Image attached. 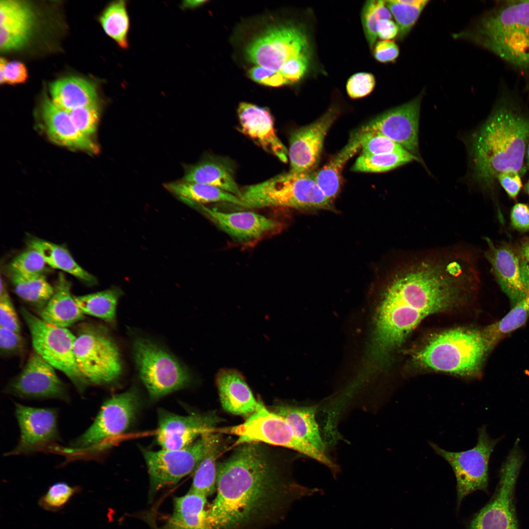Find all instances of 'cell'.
Instances as JSON below:
<instances>
[{
  "label": "cell",
  "mask_w": 529,
  "mask_h": 529,
  "mask_svg": "<svg viewBox=\"0 0 529 529\" xmlns=\"http://www.w3.org/2000/svg\"><path fill=\"white\" fill-rule=\"evenodd\" d=\"M470 257L429 254L405 261L391 277L379 306L368 361L380 366L426 316L463 301L479 283Z\"/></svg>",
  "instance_id": "obj_1"
},
{
  "label": "cell",
  "mask_w": 529,
  "mask_h": 529,
  "mask_svg": "<svg viewBox=\"0 0 529 529\" xmlns=\"http://www.w3.org/2000/svg\"><path fill=\"white\" fill-rule=\"evenodd\" d=\"M264 443L235 446L217 463L216 495L207 509L213 529H257L277 519L298 486Z\"/></svg>",
  "instance_id": "obj_2"
},
{
  "label": "cell",
  "mask_w": 529,
  "mask_h": 529,
  "mask_svg": "<svg viewBox=\"0 0 529 529\" xmlns=\"http://www.w3.org/2000/svg\"><path fill=\"white\" fill-rule=\"evenodd\" d=\"M509 97H503L472 137L475 177L489 184L501 173L522 172L529 142V117Z\"/></svg>",
  "instance_id": "obj_3"
},
{
  "label": "cell",
  "mask_w": 529,
  "mask_h": 529,
  "mask_svg": "<svg viewBox=\"0 0 529 529\" xmlns=\"http://www.w3.org/2000/svg\"><path fill=\"white\" fill-rule=\"evenodd\" d=\"M463 37L514 67L529 72V0L503 1L486 12Z\"/></svg>",
  "instance_id": "obj_4"
},
{
  "label": "cell",
  "mask_w": 529,
  "mask_h": 529,
  "mask_svg": "<svg viewBox=\"0 0 529 529\" xmlns=\"http://www.w3.org/2000/svg\"><path fill=\"white\" fill-rule=\"evenodd\" d=\"M491 350L484 329H454L432 337L414 356L421 365L463 376L478 375Z\"/></svg>",
  "instance_id": "obj_5"
},
{
  "label": "cell",
  "mask_w": 529,
  "mask_h": 529,
  "mask_svg": "<svg viewBox=\"0 0 529 529\" xmlns=\"http://www.w3.org/2000/svg\"><path fill=\"white\" fill-rule=\"evenodd\" d=\"M242 209L286 207L333 210V201L323 193L312 173L289 171L241 190Z\"/></svg>",
  "instance_id": "obj_6"
},
{
  "label": "cell",
  "mask_w": 529,
  "mask_h": 529,
  "mask_svg": "<svg viewBox=\"0 0 529 529\" xmlns=\"http://www.w3.org/2000/svg\"><path fill=\"white\" fill-rule=\"evenodd\" d=\"M74 353L88 385L114 384L121 377L123 365L120 348L106 328L89 323L79 325Z\"/></svg>",
  "instance_id": "obj_7"
},
{
  "label": "cell",
  "mask_w": 529,
  "mask_h": 529,
  "mask_svg": "<svg viewBox=\"0 0 529 529\" xmlns=\"http://www.w3.org/2000/svg\"><path fill=\"white\" fill-rule=\"evenodd\" d=\"M131 349L139 377L152 400L184 388L192 382L187 366L156 341L138 336L132 339Z\"/></svg>",
  "instance_id": "obj_8"
},
{
  "label": "cell",
  "mask_w": 529,
  "mask_h": 529,
  "mask_svg": "<svg viewBox=\"0 0 529 529\" xmlns=\"http://www.w3.org/2000/svg\"><path fill=\"white\" fill-rule=\"evenodd\" d=\"M139 404V397L134 387L112 396L103 403L90 427L63 452L90 456L106 449L114 438L129 428Z\"/></svg>",
  "instance_id": "obj_9"
},
{
  "label": "cell",
  "mask_w": 529,
  "mask_h": 529,
  "mask_svg": "<svg viewBox=\"0 0 529 529\" xmlns=\"http://www.w3.org/2000/svg\"><path fill=\"white\" fill-rule=\"evenodd\" d=\"M20 313L30 332L34 351L55 369L64 373L78 391L88 386L78 367L74 353L75 336L67 328L51 325L22 307Z\"/></svg>",
  "instance_id": "obj_10"
},
{
  "label": "cell",
  "mask_w": 529,
  "mask_h": 529,
  "mask_svg": "<svg viewBox=\"0 0 529 529\" xmlns=\"http://www.w3.org/2000/svg\"><path fill=\"white\" fill-rule=\"evenodd\" d=\"M216 430L218 433H229L237 436L235 447L252 442L283 447L315 459L331 470L337 468L327 456L320 454L301 441L283 417L267 409L263 404L243 423Z\"/></svg>",
  "instance_id": "obj_11"
},
{
  "label": "cell",
  "mask_w": 529,
  "mask_h": 529,
  "mask_svg": "<svg viewBox=\"0 0 529 529\" xmlns=\"http://www.w3.org/2000/svg\"><path fill=\"white\" fill-rule=\"evenodd\" d=\"M498 442L488 435L485 426L478 430L476 445L472 449L450 452L429 442L434 452L451 466L457 481V506L464 498L473 492L485 490L488 486V463Z\"/></svg>",
  "instance_id": "obj_12"
},
{
  "label": "cell",
  "mask_w": 529,
  "mask_h": 529,
  "mask_svg": "<svg viewBox=\"0 0 529 529\" xmlns=\"http://www.w3.org/2000/svg\"><path fill=\"white\" fill-rule=\"evenodd\" d=\"M245 52L247 59L257 66L279 72L289 60L313 55L306 32L293 24L268 29L247 46Z\"/></svg>",
  "instance_id": "obj_13"
},
{
  "label": "cell",
  "mask_w": 529,
  "mask_h": 529,
  "mask_svg": "<svg viewBox=\"0 0 529 529\" xmlns=\"http://www.w3.org/2000/svg\"><path fill=\"white\" fill-rule=\"evenodd\" d=\"M205 438L203 434L191 445L177 450L158 451L142 449L150 481L149 494L173 486L195 471L204 453Z\"/></svg>",
  "instance_id": "obj_14"
},
{
  "label": "cell",
  "mask_w": 529,
  "mask_h": 529,
  "mask_svg": "<svg viewBox=\"0 0 529 529\" xmlns=\"http://www.w3.org/2000/svg\"><path fill=\"white\" fill-rule=\"evenodd\" d=\"M522 460L514 448L503 466L496 496L473 518L469 529H518L512 499Z\"/></svg>",
  "instance_id": "obj_15"
},
{
  "label": "cell",
  "mask_w": 529,
  "mask_h": 529,
  "mask_svg": "<svg viewBox=\"0 0 529 529\" xmlns=\"http://www.w3.org/2000/svg\"><path fill=\"white\" fill-rule=\"evenodd\" d=\"M54 369L34 351L21 372L8 384L6 391L24 398L55 399L68 402L67 386Z\"/></svg>",
  "instance_id": "obj_16"
},
{
  "label": "cell",
  "mask_w": 529,
  "mask_h": 529,
  "mask_svg": "<svg viewBox=\"0 0 529 529\" xmlns=\"http://www.w3.org/2000/svg\"><path fill=\"white\" fill-rule=\"evenodd\" d=\"M338 114L337 108L332 106L314 121L291 133L288 150L290 171L312 173L316 168L325 136Z\"/></svg>",
  "instance_id": "obj_17"
},
{
  "label": "cell",
  "mask_w": 529,
  "mask_h": 529,
  "mask_svg": "<svg viewBox=\"0 0 529 529\" xmlns=\"http://www.w3.org/2000/svg\"><path fill=\"white\" fill-rule=\"evenodd\" d=\"M221 421L215 411L182 416L159 409L156 440L164 450L182 449L203 434L215 431Z\"/></svg>",
  "instance_id": "obj_18"
},
{
  "label": "cell",
  "mask_w": 529,
  "mask_h": 529,
  "mask_svg": "<svg viewBox=\"0 0 529 529\" xmlns=\"http://www.w3.org/2000/svg\"><path fill=\"white\" fill-rule=\"evenodd\" d=\"M15 415L20 430V439L17 445L6 455L33 453L58 440V412L55 409L16 403Z\"/></svg>",
  "instance_id": "obj_19"
},
{
  "label": "cell",
  "mask_w": 529,
  "mask_h": 529,
  "mask_svg": "<svg viewBox=\"0 0 529 529\" xmlns=\"http://www.w3.org/2000/svg\"><path fill=\"white\" fill-rule=\"evenodd\" d=\"M421 97L388 110L360 129L376 131L418 157V129Z\"/></svg>",
  "instance_id": "obj_20"
},
{
  "label": "cell",
  "mask_w": 529,
  "mask_h": 529,
  "mask_svg": "<svg viewBox=\"0 0 529 529\" xmlns=\"http://www.w3.org/2000/svg\"><path fill=\"white\" fill-rule=\"evenodd\" d=\"M220 230L243 243L252 241L277 230L280 223L263 215L250 212H222L203 204L191 203Z\"/></svg>",
  "instance_id": "obj_21"
},
{
  "label": "cell",
  "mask_w": 529,
  "mask_h": 529,
  "mask_svg": "<svg viewBox=\"0 0 529 529\" xmlns=\"http://www.w3.org/2000/svg\"><path fill=\"white\" fill-rule=\"evenodd\" d=\"M485 257L502 290L513 305L525 295L527 288L522 278L521 258L511 245H496L486 238Z\"/></svg>",
  "instance_id": "obj_22"
},
{
  "label": "cell",
  "mask_w": 529,
  "mask_h": 529,
  "mask_svg": "<svg viewBox=\"0 0 529 529\" xmlns=\"http://www.w3.org/2000/svg\"><path fill=\"white\" fill-rule=\"evenodd\" d=\"M240 129L266 151L282 162L288 160V150L277 136L273 118L266 108L240 102L238 108Z\"/></svg>",
  "instance_id": "obj_23"
},
{
  "label": "cell",
  "mask_w": 529,
  "mask_h": 529,
  "mask_svg": "<svg viewBox=\"0 0 529 529\" xmlns=\"http://www.w3.org/2000/svg\"><path fill=\"white\" fill-rule=\"evenodd\" d=\"M35 22L31 5L24 1H0V48L8 52L23 48L28 42Z\"/></svg>",
  "instance_id": "obj_24"
},
{
  "label": "cell",
  "mask_w": 529,
  "mask_h": 529,
  "mask_svg": "<svg viewBox=\"0 0 529 529\" xmlns=\"http://www.w3.org/2000/svg\"><path fill=\"white\" fill-rule=\"evenodd\" d=\"M41 114L46 132L51 141L60 145L90 154L98 152L97 144L79 131L69 113L58 108L48 96L42 101Z\"/></svg>",
  "instance_id": "obj_25"
},
{
  "label": "cell",
  "mask_w": 529,
  "mask_h": 529,
  "mask_svg": "<svg viewBox=\"0 0 529 529\" xmlns=\"http://www.w3.org/2000/svg\"><path fill=\"white\" fill-rule=\"evenodd\" d=\"M216 385L223 409L246 418L263 405L257 401L240 373L234 369H223L216 374Z\"/></svg>",
  "instance_id": "obj_26"
},
{
  "label": "cell",
  "mask_w": 529,
  "mask_h": 529,
  "mask_svg": "<svg viewBox=\"0 0 529 529\" xmlns=\"http://www.w3.org/2000/svg\"><path fill=\"white\" fill-rule=\"evenodd\" d=\"M182 180L211 185L240 198L241 195L232 164L222 157L207 156L195 164L186 166Z\"/></svg>",
  "instance_id": "obj_27"
},
{
  "label": "cell",
  "mask_w": 529,
  "mask_h": 529,
  "mask_svg": "<svg viewBox=\"0 0 529 529\" xmlns=\"http://www.w3.org/2000/svg\"><path fill=\"white\" fill-rule=\"evenodd\" d=\"M318 406H299L280 404L271 411L283 417L295 435L303 442L320 454L327 455L325 442L321 437L316 419Z\"/></svg>",
  "instance_id": "obj_28"
},
{
  "label": "cell",
  "mask_w": 529,
  "mask_h": 529,
  "mask_svg": "<svg viewBox=\"0 0 529 529\" xmlns=\"http://www.w3.org/2000/svg\"><path fill=\"white\" fill-rule=\"evenodd\" d=\"M39 313L46 322L65 328L84 319V314L72 294L71 283L63 273H59L53 294Z\"/></svg>",
  "instance_id": "obj_29"
},
{
  "label": "cell",
  "mask_w": 529,
  "mask_h": 529,
  "mask_svg": "<svg viewBox=\"0 0 529 529\" xmlns=\"http://www.w3.org/2000/svg\"><path fill=\"white\" fill-rule=\"evenodd\" d=\"M51 100L69 112L78 108L99 104L96 87L84 78L70 76L55 80L49 86Z\"/></svg>",
  "instance_id": "obj_30"
},
{
  "label": "cell",
  "mask_w": 529,
  "mask_h": 529,
  "mask_svg": "<svg viewBox=\"0 0 529 529\" xmlns=\"http://www.w3.org/2000/svg\"><path fill=\"white\" fill-rule=\"evenodd\" d=\"M205 448L197 465L189 492L207 497L216 491L217 458L223 450V440L219 433L211 431L204 433Z\"/></svg>",
  "instance_id": "obj_31"
},
{
  "label": "cell",
  "mask_w": 529,
  "mask_h": 529,
  "mask_svg": "<svg viewBox=\"0 0 529 529\" xmlns=\"http://www.w3.org/2000/svg\"><path fill=\"white\" fill-rule=\"evenodd\" d=\"M206 498L189 492L175 497L172 513L162 529H213L207 519Z\"/></svg>",
  "instance_id": "obj_32"
},
{
  "label": "cell",
  "mask_w": 529,
  "mask_h": 529,
  "mask_svg": "<svg viewBox=\"0 0 529 529\" xmlns=\"http://www.w3.org/2000/svg\"><path fill=\"white\" fill-rule=\"evenodd\" d=\"M361 149L358 130L351 134L347 144L321 169L312 172L324 194L333 201L340 189L342 172L347 161Z\"/></svg>",
  "instance_id": "obj_33"
},
{
  "label": "cell",
  "mask_w": 529,
  "mask_h": 529,
  "mask_svg": "<svg viewBox=\"0 0 529 529\" xmlns=\"http://www.w3.org/2000/svg\"><path fill=\"white\" fill-rule=\"evenodd\" d=\"M164 187L188 204L224 202L242 206L238 197L209 185L181 180L165 183Z\"/></svg>",
  "instance_id": "obj_34"
},
{
  "label": "cell",
  "mask_w": 529,
  "mask_h": 529,
  "mask_svg": "<svg viewBox=\"0 0 529 529\" xmlns=\"http://www.w3.org/2000/svg\"><path fill=\"white\" fill-rule=\"evenodd\" d=\"M521 271L527 288L525 296L502 319L483 328L491 349L506 335L524 325L529 317V264H524Z\"/></svg>",
  "instance_id": "obj_35"
},
{
  "label": "cell",
  "mask_w": 529,
  "mask_h": 529,
  "mask_svg": "<svg viewBox=\"0 0 529 529\" xmlns=\"http://www.w3.org/2000/svg\"><path fill=\"white\" fill-rule=\"evenodd\" d=\"M28 246L39 252L48 265L66 272L87 284L96 283L95 276L81 267L64 247L37 238L29 240Z\"/></svg>",
  "instance_id": "obj_36"
},
{
  "label": "cell",
  "mask_w": 529,
  "mask_h": 529,
  "mask_svg": "<svg viewBox=\"0 0 529 529\" xmlns=\"http://www.w3.org/2000/svg\"><path fill=\"white\" fill-rule=\"evenodd\" d=\"M122 294L120 289L113 287L89 294L74 296V298L84 314L99 318L113 325L116 321L118 301Z\"/></svg>",
  "instance_id": "obj_37"
},
{
  "label": "cell",
  "mask_w": 529,
  "mask_h": 529,
  "mask_svg": "<svg viewBox=\"0 0 529 529\" xmlns=\"http://www.w3.org/2000/svg\"><path fill=\"white\" fill-rule=\"evenodd\" d=\"M10 277L16 294L39 313L53 294L54 287L44 275L26 276L10 272Z\"/></svg>",
  "instance_id": "obj_38"
},
{
  "label": "cell",
  "mask_w": 529,
  "mask_h": 529,
  "mask_svg": "<svg viewBox=\"0 0 529 529\" xmlns=\"http://www.w3.org/2000/svg\"><path fill=\"white\" fill-rule=\"evenodd\" d=\"M99 21L105 33L119 47L128 48L130 18L127 1L116 0L109 4L101 14Z\"/></svg>",
  "instance_id": "obj_39"
},
{
  "label": "cell",
  "mask_w": 529,
  "mask_h": 529,
  "mask_svg": "<svg viewBox=\"0 0 529 529\" xmlns=\"http://www.w3.org/2000/svg\"><path fill=\"white\" fill-rule=\"evenodd\" d=\"M419 158L406 150L377 155L361 154L351 169L357 172H382L388 171Z\"/></svg>",
  "instance_id": "obj_40"
},
{
  "label": "cell",
  "mask_w": 529,
  "mask_h": 529,
  "mask_svg": "<svg viewBox=\"0 0 529 529\" xmlns=\"http://www.w3.org/2000/svg\"><path fill=\"white\" fill-rule=\"evenodd\" d=\"M427 0H392L386 4L398 26V38H404L411 30L427 4Z\"/></svg>",
  "instance_id": "obj_41"
},
{
  "label": "cell",
  "mask_w": 529,
  "mask_h": 529,
  "mask_svg": "<svg viewBox=\"0 0 529 529\" xmlns=\"http://www.w3.org/2000/svg\"><path fill=\"white\" fill-rule=\"evenodd\" d=\"M392 15L386 1L368 0L361 12V21L365 37L371 49L376 43L377 25L382 20L391 19Z\"/></svg>",
  "instance_id": "obj_42"
},
{
  "label": "cell",
  "mask_w": 529,
  "mask_h": 529,
  "mask_svg": "<svg viewBox=\"0 0 529 529\" xmlns=\"http://www.w3.org/2000/svg\"><path fill=\"white\" fill-rule=\"evenodd\" d=\"M80 490L79 486H71L65 482H56L50 486L47 492L40 498L38 505L47 511H59Z\"/></svg>",
  "instance_id": "obj_43"
},
{
  "label": "cell",
  "mask_w": 529,
  "mask_h": 529,
  "mask_svg": "<svg viewBox=\"0 0 529 529\" xmlns=\"http://www.w3.org/2000/svg\"><path fill=\"white\" fill-rule=\"evenodd\" d=\"M47 265L39 252L28 247L12 261L9 268L10 272L26 276H36L44 275Z\"/></svg>",
  "instance_id": "obj_44"
},
{
  "label": "cell",
  "mask_w": 529,
  "mask_h": 529,
  "mask_svg": "<svg viewBox=\"0 0 529 529\" xmlns=\"http://www.w3.org/2000/svg\"><path fill=\"white\" fill-rule=\"evenodd\" d=\"M362 154L377 155L400 152L405 150L401 146L383 134L372 131L358 129Z\"/></svg>",
  "instance_id": "obj_45"
},
{
  "label": "cell",
  "mask_w": 529,
  "mask_h": 529,
  "mask_svg": "<svg viewBox=\"0 0 529 529\" xmlns=\"http://www.w3.org/2000/svg\"><path fill=\"white\" fill-rule=\"evenodd\" d=\"M69 113L79 131L85 136L92 138L96 133L99 120V104L78 108Z\"/></svg>",
  "instance_id": "obj_46"
},
{
  "label": "cell",
  "mask_w": 529,
  "mask_h": 529,
  "mask_svg": "<svg viewBox=\"0 0 529 529\" xmlns=\"http://www.w3.org/2000/svg\"><path fill=\"white\" fill-rule=\"evenodd\" d=\"M376 85L373 74L367 72H360L351 75L346 84L348 95L353 99L362 98L371 94Z\"/></svg>",
  "instance_id": "obj_47"
},
{
  "label": "cell",
  "mask_w": 529,
  "mask_h": 529,
  "mask_svg": "<svg viewBox=\"0 0 529 529\" xmlns=\"http://www.w3.org/2000/svg\"><path fill=\"white\" fill-rule=\"evenodd\" d=\"M0 326L20 333L21 327L18 315L1 279L0 292Z\"/></svg>",
  "instance_id": "obj_48"
},
{
  "label": "cell",
  "mask_w": 529,
  "mask_h": 529,
  "mask_svg": "<svg viewBox=\"0 0 529 529\" xmlns=\"http://www.w3.org/2000/svg\"><path fill=\"white\" fill-rule=\"evenodd\" d=\"M28 76L24 65L17 61L7 62L0 60V82L1 84H18L24 82Z\"/></svg>",
  "instance_id": "obj_49"
},
{
  "label": "cell",
  "mask_w": 529,
  "mask_h": 529,
  "mask_svg": "<svg viewBox=\"0 0 529 529\" xmlns=\"http://www.w3.org/2000/svg\"><path fill=\"white\" fill-rule=\"evenodd\" d=\"M248 75L253 81L265 86L279 87L290 84L279 72L261 66H257L250 69Z\"/></svg>",
  "instance_id": "obj_50"
},
{
  "label": "cell",
  "mask_w": 529,
  "mask_h": 529,
  "mask_svg": "<svg viewBox=\"0 0 529 529\" xmlns=\"http://www.w3.org/2000/svg\"><path fill=\"white\" fill-rule=\"evenodd\" d=\"M24 340L19 333L0 326V348L5 356L19 354L24 348Z\"/></svg>",
  "instance_id": "obj_51"
},
{
  "label": "cell",
  "mask_w": 529,
  "mask_h": 529,
  "mask_svg": "<svg viewBox=\"0 0 529 529\" xmlns=\"http://www.w3.org/2000/svg\"><path fill=\"white\" fill-rule=\"evenodd\" d=\"M375 59L383 63L393 62L399 54L397 45L392 40H381L376 42L373 48Z\"/></svg>",
  "instance_id": "obj_52"
},
{
  "label": "cell",
  "mask_w": 529,
  "mask_h": 529,
  "mask_svg": "<svg viewBox=\"0 0 529 529\" xmlns=\"http://www.w3.org/2000/svg\"><path fill=\"white\" fill-rule=\"evenodd\" d=\"M510 221L512 227L521 232L529 231V206L517 203L511 209Z\"/></svg>",
  "instance_id": "obj_53"
},
{
  "label": "cell",
  "mask_w": 529,
  "mask_h": 529,
  "mask_svg": "<svg viewBox=\"0 0 529 529\" xmlns=\"http://www.w3.org/2000/svg\"><path fill=\"white\" fill-rule=\"evenodd\" d=\"M497 179L508 195L513 199H516L522 186V181L518 173L507 171L500 173Z\"/></svg>",
  "instance_id": "obj_54"
},
{
  "label": "cell",
  "mask_w": 529,
  "mask_h": 529,
  "mask_svg": "<svg viewBox=\"0 0 529 529\" xmlns=\"http://www.w3.org/2000/svg\"><path fill=\"white\" fill-rule=\"evenodd\" d=\"M399 29L396 23L391 19L380 21L377 25V35L382 40H391L398 35Z\"/></svg>",
  "instance_id": "obj_55"
},
{
  "label": "cell",
  "mask_w": 529,
  "mask_h": 529,
  "mask_svg": "<svg viewBox=\"0 0 529 529\" xmlns=\"http://www.w3.org/2000/svg\"><path fill=\"white\" fill-rule=\"evenodd\" d=\"M520 251L523 258L529 264V238L522 239L520 243Z\"/></svg>",
  "instance_id": "obj_56"
},
{
  "label": "cell",
  "mask_w": 529,
  "mask_h": 529,
  "mask_svg": "<svg viewBox=\"0 0 529 529\" xmlns=\"http://www.w3.org/2000/svg\"><path fill=\"white\" fill-rule=\"evenodd\" d=\"M206 2H207V0L185 1L182 4L181 8L184 9L195 8L203 4Z\"/></svg>",
  "instance_id": "obj_57"
},
{
  "label": "cell",
  "mask_w": 529,
  "mask_h": 529,
  "mask_svg": "<svg viewBox=\"0 0 529 529\" xmlns=\"http://www.w3.org/2000/svg\"><path fill=\"white\" fill-rule=\"evenodd\" d=\"M526 153L528 165V166L529 167V143L528 144V145H527V149H526Z\"/></svg>",
  "instance_id": "obj_58"
},
{
  "label": "cell",
  "mask_w": 529,
  "mask_h": 529,
  "mask_svg": "<svg viewBox=\"0 0 529 529\" xmlns=\"http://www.w3.org/2000/svg\"><path fill=\"white\" fill-rule=\"evenodd\" d=\"M526 190L527 192L529 195V181H528V183L526 185Z\"/></svg>",
  "instance_id": "obj_59"
},
{
  "label": "cell",
  "mask_w": 529,
  "mask_h": 529,
  "mask_svg": "<svg viewBox=\"0 0 529 529\" xmlns=\"http://www.w3.org/2000/svg\"><path fill=\"white\" fill-rule=\"evenodd\" d=\"M525 374L529 377V370H526L525 371Z\"/></svg>",
  "instance_id": "obj_60"
}]
</instances>
